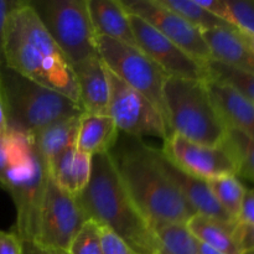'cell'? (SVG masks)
Here are the masks:
<instances>
[{"label": "cell", "instance_id": "cell-16", "mask_svg": "<svg viewBox=\"0 0 254 254\" xmlns=\"http://www.w3.org/2000/svg\"><path fill=\"white\" fill-rule=\"evenodd\" d=\"M77 81L79 103L86 113L108 114L109 82L101 56H94L72 67Z\"/></svg>", "mask_w": 254, "mask_h": 254}, {"label": "cell", "instance_id": "cell-31", "mask_svg": "<svg viewBox=\"0 0 254 254\" xmlns=\"http://www.w3.org/2000/svg\"><path fill=\"white\" fill-rule=\"evenodd\" d=\"M101 236L103 254H135L121 237L107 227L101 226Z\"/></svg>", "mask_w": 254, "mask_h": 254}, {"label": "cell", "instance_id": "cell-18", "mask_svg": "<svg viewBox=\"0 0 254 254\" xmlns=\"http://www.w3.org/2000/svg\"><path fill=\"white\" fill-rule=\"evenodd\" d=\"M202 35L212 60L254 73V52L241 36L240 30L222 27Z\"/></svg>", "mask_w": 254, "mask_h": 254}, {"label": "cell", "instance_id": "cell-7", "mask_svg": "<svg viewBox=\"0 0 254 254\" xmlns=\"http://www.w3.org/2000/svg\"><path fill=\"white\" fill-rule=\"evenodd\" d=\"M47 179L49 165L27 136L19 160L9 169L1 184L16 208V222L12 232L20 241L36 240Z\"/></svg>", "mask_w": 254, "mask_h": 254}, {"label": "cell", "instance_id": "cell-37", "mask_svg": "<svg viewBox=\"0 0 254 254\" xmlns=\"http://www.w3.org/2000/svg\"><path fill=\"white\" fill-rule=\"evenodd\" d=\"M237 240L243 252H254V226L246 227L237 223Z\"/></svg>", "mask_w": 254, "mask_h": 254}, {"label": "cell", "instance_id": "cell-38", "mask_svg": "<svg viewBox=\"0 0 254 254\" xmlns=\"http://www.w3.org/2000/svg\"><path fill=\"white\" fill-rule=\"evenodd\" d=\"M22 254H68L67 251L46 247L32 241H21Z\"/></svg>", "mask_w": 254, "mask_h": 254}, {"label": "cell", "instance_id": "cell-17", "mask_svg": "<svg viewBox=\"0 0 254 254\" xmlns=\"http://www.w3.org/2000/svg\"><path fill=\"white\" fill-rule=\"evenodd\" d=\"M87 5L97 36L136 46L130 17L121 0H87Z\"/></svg>", "mask_w": 254, "mask_h": 254}, {"label": "cell", "instance_id": "cell-34", "mask_svg": "<svg viewBox=\"0 0 254 254\" xmlns=\"http://www.w3.org/2000/svg\"><path fill=\"white\" fill-rule=\"evenodd\" d=\"M196 2H197L201 7L207 10L208 12H211L212 15L217 16L218 19L223 20V21L228 22V24L232 25L233 27H236L235 20H233L232 12H231L230 6H228L227 0H196ZM236 29H237V27H236Z\"/></svg>", "mask_w": 254, "mask_h": 254}, {"label": "cell", "instance_id": "cell-12", "mask_svg": "<svg viewBox=\"0 0 254 254\" xmlns=\"http://www.w3.org/2000/svg\"><path fill=\"white\" fill-rule=\"evenodd\" d=\"M121 1L128 14L141 17L198 62L206 64L212 60L202 32L180 15L160 4L159 0Z\"/></svg>", "mask_w": 254, "mask_h": 254}, {"label": "cell", "instance_id": "cell-33", "mask_svg": "<svg viewBox=\"0 0 254 254\" xmlns=\"http://www.w3.org/2000/svg\"><path fill=\"white\" fill-rule=\"evenodd\" d=\"M24 0H0V69L5 67V27L10 12L19 6Z\"/></svg>", "mask_w": 254, "mask_h": 254}, {"label": "cell", "instance_id": "cell-15", "mask_svg": "<svg viewBox=\"0 0 254 254\" xmlns=\"http://www.w3.org/2000/svg\"><path fill=\"white\" fill-rule=\"evenodd\" d=\"M206 87L226 127L254 139V103L232 86L210 76Z\"/></svg>", "mask_w": 254, "mask_h": 254}, {"label": "cell", "instance_id": "cell-5", "mask_svg": "<svg viewBox=\"0 0 254 254\" xmlns=\"http://www.w3.org/2000/svg\"><path fill=\"white\" fill-rule=\"evenodd\" d=\"M164 98L173 133L202 145L225 143L228 128L212 103L206 79L169 77Z\"/></svg>", "mask_w": 254, "mask_h": 254}, {"label": "cell", "instance_id": "cell-13", "mask_svg": "<svg viewBox=\"0 0 254 254\" xmlns=\"http://www.w3.org/2000/svg\"><path fill=\"white\" fill-rule=\"evenodd\" d=\"M136 46L150 57L169 77L184 79H207L206 64L186 54L141 17L129 14Z\"/></svg>", "mask_w": 254, "mask_h": 254}, {"label": "cell", "instance_id": "cell-32", "mask_svg": "<svg viewBox=\"0 0 254 254\" xmlns=\"http://www.w3.org/2000/svg\"><path fill=\"white\" fill-rule=\"evenodd\" d=\"M74 171H76V183L78 193L88 184L92 171V156L82 151L76 150L74 155Z\"/></svg>", "mask_w": 254, "mask_h": 254}, {"label": "cell", "instance_id": "cell-20", "mask_svg": "<svg viewBox=\"0 0 254 254\" xmlns=\"http://www.w3.org/2000/svg\"><path fill=\"white\" fill-rule=\"evenodd\" d=\"M186 226L200 242L222 254H245L237 240V222H223L196 213Z\"/></svg>", "mask_w": 254, "mask_h": 254}, {"label": "cell", "instance_id": "cell-39", "mask_svg": "<svg viewBox=\"0 0 254 254\" xmlns=\"http://www.w3.org/2000/svg\"><path fill=\"white\" fill-rule=\"evenodd\" d=\"M9 135V129L6 123V114H5L4 102H2L1 92H0V140L5 139Z\"/></svg>", "mask_w": 254, "mask_h": 254}, {"label": "cell", "instance_id": "cell-35", "mask_svg": "<svg viewBox=\"0 0 254 254\" xmlns=\"http://www.w3.org/2000/svg\"><path fill=\"white\" fill-rule=\"evenodd\" d=\"M237 223L246 227L254 226V189H246Z\"/></svg>", "mask_w": 254, "mask_h": 254}, {"label": "cell", "instance_id": "cell-9", "mask_svg": "<svg viewBox=\"0 0 254 254\" xmlns=\"http://www.w3.org/2000/svg\"><path fill=\"white\" fill-rule=\"evenodd\" d=\"M107 77L109 82L108 116L114 121L119 133L140 139L154 136L163 140L173 134L160 112L145 96L124 83L108 68Z\"/></svg>", "mask_w": 254, "mask_h": 254}, {"label": "cell", "instance_id": "cell-40", "mask_svg": "<svg viewBox=\"0 0 254 254\" xmlns=\"http://www.w3.org/2000/svg\"><path fill=\"white\" fill-rule=\"evenodd\" d=\"M198 251H200V254H222L218 251H216L215 248L210 247V246L205 245V243L200 242L198 241Z\"/></svg>", "mask_w": 254, "mask_h": 254}, {"label": "cell", "instance_id": "cell-22", "mask_svg": "<svg viewBox=\"0 0 254 254\" xmlns=\"http://www.w3.org/2000/svg\"><path fill=\"white\" fill-rule=\"evenodd\" d=\"M150 226L159 241L158 254H200L198 240L186 223L151 222Z\"/></svg>", "mask_w": 254, "mask_h": 254}, {"label": "cell", "instance_id": "cell-19", "mask_svg": "<svg viewBox=\"0 0 254 254\" xmlns=\"http://www.w3.org/2000/svg\"><path fill=\"white\" fill-rule=\"evenodd\" d=\"M118 136V128L108 114L84 113L79 121L76 149L91 156L109 153Z\"/></svg>", "mask_w": 254, "mask_h": 254}, {"label": "cell", "instance_id": "cell-11", "mask_svg": "<svg viewBox=\"0 0 254 254\" xmlns=\"http://www.w3.org/2000/svg\"><path fill=\"white\" fill-rule=\"evenodd\" d=\"M160 150L176 166L202 180L238 176L237 160L226 141L220 145H202L173 133L164 140Z\"/></svg>", "mask_w": 254, "mask_h": 254}, {"label": "cell", "instance_id": "cell-8", "mask_svg": "<svg viewBox=\"0 0 254 254\" xmlns=\"http://www.w3.org/2000/svg\"><path fill=\"white\" fill-rule=\"evenodd\" d=\"M97 47L107 68L124 83L145 96L160 112L171 130L164 98L168 74L136 46L106 36H97Z\"/></svg>", "mask_w": 254, "mask_h": 254}, {"label": "cell", "instance_id": "cell-29", "mask_svg": "<svg viewBox=\"0 0 254 254\" xmlns=\"http://www.w3.org/2000/svg\"><path fill=\"white\" fill-rule=\"evenodd\" d=\"M27 136L9 133L6 138L0 140V186L9 169L19 160Z\"/></svg>", "mask_w": 254, "mask_h": 254}, {"label": "cell", "instance_id": "cell-25", "mask_svg": "<svg viewBox=\"0 0 254 254\" xmlns=\"http://www.w3.org/2000/svg\"><path fill=\"white\" fill-rule=\"evenodd\" d=\"M206 69L211 78L230 84L254 103V73L252 72L242 71L215 60H210L206 64Z\"/></svg>", "mask_w": 254, "mask_h": 254}, {"label": "cell", "instance_id": "cell-10", "mask_svg": "<svg viewBox=\"0 0 254 254\" xmlns=\"http://www.w3.org/2000/svg\"><path fill=\"white\" fill-rule=\"evenodd\" d=\"M87 221L76 196L64 190L49 173L37 236L32 242L67 251Z\"/></svg>", "mask_w": 254, "mask_h": 254}, {"label": "cell", "instance_id": "cell-23", "mask_svg": "<svg viewBox=\"0 0 254 254\" xmlns=\"http://www.w3.org/2000/svg\"><path fill=\"white\" fill-rule=\"evenodd\" d=\"M159 1L164 6L173 10L174 12H176L181 17H184L191 25L197 27L201 32L222 29V27L236 29V27H233L228 22L218 19L217 16H215L211 12H208L207 10L201 7L196 2V0H159Z\"/></svg>", "mask_w": 254, "mask_h": 254}, {"label": "cell", "instance_id": "cell-30", "mask_svg": "<svg viewBox=\"0 0 254 254\" xmlns=\"http://www.w3.org/2000/svg\"><path fill=\"white\" fill-rule=\"evenodd\" d=\"M235 25L240 31L254 35V0H227Z\"/></svg>", "mask_w": 254, "mask_h": 254}, {"label": "cell", "instance_id": "cell-24", "mask_svg": "<svg viewBox=\"0 0 254 254\" xmlns=\"http://www.w3.org/2000/svg\"><path fill=\"white\" fill-rule=\"evenodd\" d=\"M208 185L223 210L232 217V220L237 222L243 196L246 192V188L241 184L237 176L228 175L208 180Z\"/></svg>", "mask_w": 254, "mask_h": 254}, {"label": "cell", "instance_id": "cell-41", "mask_svg": "<svg viewBox=\"0 0 254 254\" xmlns=\"http://www.w3.org/2000/svg\"><path fill=\"white\" fill-rule=\"evenodd\" d=\"M240 34H241V36L243 37V40L247 42L248 46L251 47V50L254 52V35L247 34V32H243V31H240Z\"/></svg>", "mask_w": 254, "mask_h": 254}, {"label": "cell", "instance_id": "cell-36", "mask_svg": "<svg viewBox=\"0 0 254 254\" xmlns=\"http://www.w3.org/2000/svg\"><path fill=\"white\" fill-rule=\"evenodd\" d=\"M0 254H22L21 241L12 231H0Z\"/></svg>", "mask_w": 254, "mask_h": 254}, {"label": "cell", "instance_id": "cell-4", "mask_svg": "<svg viewBox=\"0 0 254 254\" xmlns=\"http://www.w3.org/2000/svg\"><path fill=\"white\" fill-rule=\"evenodd\" d=\"M0 92L7 129L11 134L34 135L56 122L86 113L68 97L41 86L6 66L0 69Z\"/></svg>", "mask_w": 254, "mask_h": 254}, {"label": "cell", "instance_id": "cell-26", "mask_svg": "<svg viewBox=\"0 0 254 254\" xmlns=\"http://www.w3.org/2000/svg\"><path fill=\"white\" fill-rule=\"evenodd\" d=\"M226 143L235 154L238 165V175L254 183V139L235 129H228Z\"/></svg>", "mask_w": 254, "mask_h": 254}, {"label": "cell", "instance_id": "cell-28", "mask_svg": "<svg viewBox=\"0 0 254 254\" xmlns=\"http://www.w3.org/2000/svg\"><path fill=\"white\" fill-rule=\"evenodd\" d=\"M68 254H103L101 226L88 220L69 245Z\"/></svg>", "mask_w": 254, "mask_h": 254}, {"label": "cell", "instance_id": "cell-42", "mask_svg": "<svg viewBox=\"0 0 254 254\" xmlns=\"http://www.w3.org/2000/svg\"><path fill=\"white\" fill-rule=\"evenodd\" d=\"M245 254H254V252H246Z\"/></svg>", "mask_w": 254, "mask_h": 254}, {"label": "cell", "instance_id": "cell-21", "mask_svg": "<svg viewBox=\"0 0 254 254\" xmlns=\"http://www.w3.org/2000/svg\"><path fill=\"white\" fill-rule=\"evenodd\" d=\"M81 117L62 119L29 136L47 164L67 149L76 148Z\"/></svg>", "mask_w": 254, "mask_h": 254}, {"label": "cell", "instance_id": "cell-27", "mask_svg": "<svg viewBox=\"0 0 254 254\" xmlns=\"http://www.w3.org/2000/svg\"><path fill=\"white\" fill-rule=\"evenodd\" d=\"M76 148L67 149L66 151L57 155L54 160L50 161L49 173L55 181L61 186L64 190L71 195H78L76 183V171H74V155Z\"/></svg>", "mask_w": 254, "mask_h": 254}, {"label": "cell", "instance_id": "cell-1", "mask_svg": "<svg viewBox=\"0 0 254 254\" xmlns=\"http://www.w3.org/2000/svg\"><path fill=\"white\" fill-rule=\"evenodd\" d=\"M4 54L6 67L81 106L71 64L42 26L29 0L7 17Z\"/></svg>", "mask_w": 254, "mask_h": 254}, {"label": "cell", "instance_id": "cell-6", "mask_svg": "<svg viewBox=\"0 0 254 254\" xmlns=\"http://www.w3.org/2000/svg\"><path fill=\"white\" fill-rule=\"evenodd\" d=\"M29 4L72 67L98 56L87 0H29Z\"/></svg>", "mask_w": 254, "mask_h": 254}, {"label": "cell", "instance_id": "cell-14", "mask_svg": "<svg viewBox=\"0 0 254 254\" xmlns=\"http://www.w3.org/2000/svg\"><path fill=\"white\" fill-rule=\"evenodd\" d=\"M155 156L161 169L165 171L169 179L173 181L174 185L178 188L196 213L223 222H236L218 203L217 198L211 191L208 181L196 178L176 166L170 159L164 155L160 149H155Z\"/></svg>", "mask_w": 254, "mask_h": 254}, {"label": "cell", "instance_id": "cell-2", "mask_svg": "<svg viewBox=\"0 0 254 254\" xmlns=\"http://www.w3.org/2000/svg\"><path fill=\"white\" fill-rule=\"evenodd\" d=\"M129 195L149 222L188 223L196 215L143 139L119 133L109 151Z\"/></svg>", "mask_w": 254, "mask_h": 254}, {"label": "cell", "instance_id": "cell-3", "mask_svg": "<svg viewBox=\"0 0 254 254\" xmlns=\"http://www.w3.org/2000/svg\"><path fill=\"white\" fill-rule=\"evenodd\" d=\"M87 220L121 237L135 254H158L159 241L122 181L111 154L92 156L91 178L76 196Z\"/></svg>", "mask_w": 254, "mask_h": 254}]
</instances>
